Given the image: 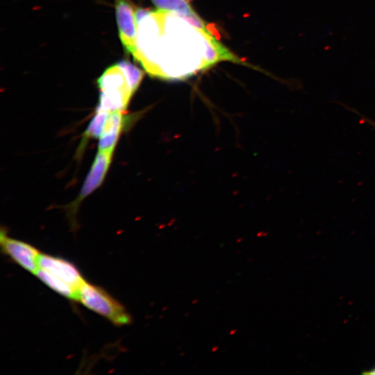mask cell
<instances>
[{
  "label": "cell",
  "instance_id": "277c9868",
  "mask_svg": "<svg viewBox=\"0 0 375 375\" xmlns=\"http://www.w3.org/2000/svg\"><path fill=\"white\" fill-rule=\"evenodd\" d=\"M112 153L98 151L94 162L87 175L77 199L72 205L71 210L76 209L78 204L103 183L109 169Z\"/></svg>",
  "mask_w": 375,
  "mask_h": 375
},
{
  "label": "cell",
  "instance_id": "8fae6325",
  "mask_svg": "<svg viewBox=\"0 0 375 375\" xmlns=\"http://www.w3.org/2000/svg\"><path fill=\"white\" fill-rule=\"evenodd\" d=\"M362 374H367V375H375V366L369 370H366L363 372H362Z\"/></svg>",
  "mask_w": 375,
  "mask_h": 375
},
{
  "label": "cell",
  "instance_id": "30bf717a",
  "mask_svg": "<svg viewBox=\"0 0 375 375\" xmlns=\"http://www.w3.org/2000/svg\"><path fill=\"white\" fill-rule=\"evenodd\" d=\"M355 113H357L358 115L360 116V117L361 118V119H362L364 122H365L366 123L369 124L370 126H372V127H374L375 128V122L371 119H369L368 117H366L365 116H363L362 115L360 114L359 112H358L356 110H353Z\"/></svg>",
  "mask_w": 375,
  "mask_h": 375
},
{
  "label": "cell",
  "instance_id": "6da1fadb",
  "mask_svg": "<svg viewBox=\"0 0 375 375\" xmlns=\"http://www.w3.org/2000/svg\"><path fill=\"white\" fill-rule=\"evenodd\" d=\"M78 301L117 326L128 324L131 317L124 307L101 288L85 281L78 288Z\"/></svg>",
  "mask_w": 375,
  "mask_h": 375
},
{
  "label": "cell",
  "instance_id": "ba28073f",
  "mask_svg": "<svg viewBox=\"0 0 375 375\" xmlns=\"http://www.w3.org/2000/svg\"><path fill=\"white\" fill-rule=\"evenodd\" d=\"M35 275L42 282L60 294L78 301V289L70 285L40 267L38 268Z\"/></svg>",
  "mask_w": 375,
  "mask_h": 375
},
{
  "label": "cell",
  "instance_id": "52a82bcc",
  "mask_svg": "<svg viewBox=\"0 0 375 375\" xmlns=\"http://www.w3.org/2000/svg\"><path fill=\"white\" fill-rule=\"evenodd\" d=\"M122 111H115L108 114L99 137V151L113 153L122 128Z\"/></svg>",
  "mask_w": 375,
  "mask_h": 375
},
{
  "label": "cell",
  "instance_id": "7a4b0ae2",
  "mask_svg": "<svg viewBox=\"0 0 375 375\" xmlns=\"http://www.w3.org/2000/svg\"><path fill=\"white\" fill-rule=\"evenodd\" d=\"M119 35L124 49L135 60L138 56L136 8L130 0H115Z\"/></svg>",
  "mask_w": 375,
  "mask_h": 375
},
{
  "label": "cell",
  "instance_id": "5b68a950",
  "mask_svg": "<svg viewBox=\"0 0 375 375\" xmlns=\"http://www.w3.org/2000/svg\"><path fill=\"white\" fill-rule=\"evenodd\" d=\"M38 264L39 267L77 289L85 281L78 269L63 258L40 253Z\"/></svg>",
  "mask_w": 375,
  "mask_h": 375
},
{
  "label": "cell",
  "instance_id": "8992f818",
  "mask_svg": "<svg viewBox=\"0 0 375 375\" xmlns=\"http://www.w3.org/2000/svg\"><path fill=\"white\" fill-rule=\"evenodd\" d=\"M151 1L159 10L175 12L177 15L188 20L192 26L208 31L206 22L193 10L188 0Z\"/></svg>",
  "mask_w": 375,
  "mask_h": 375
},
{
  "label": "cell",
  "instance_id": "9c48e42d",
  "mask_svg": "<svg viewBox=\"0 0 375 375\" xmlns=\"http://www.w3.org/2000/svg\"><path fill=\"white\" fill-rule=\"evenodd\" d=\"M108 114L106 112L96 110L95 115L83 133V139L87 140L90 138L100 137Z\"/></svg>",
  "mask_w": 375,
  "mask_h": 375
},
{
  "label": "cell",
  "instance_id": "3957f363",
  "mask_svg": "<svg viewBox=\"0 0 375 375\" xmlns=\"http://www.w3.org/2000/svg\"><path fill=\"white\" fill-rule=\"evenodd\" d=\"M0 244L2 251L24 269L35 274L39 268L40 253L37 249L24 242L8 237L1 231Z\"/></svg>",
  "mask_w": 375,
  "mask_h": 375
}]
</instances>
